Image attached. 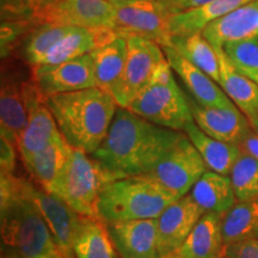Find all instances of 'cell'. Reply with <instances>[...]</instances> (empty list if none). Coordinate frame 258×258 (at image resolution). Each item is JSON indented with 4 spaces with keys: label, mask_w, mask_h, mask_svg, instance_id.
<instances>
[{
    "label": "cell",
    "mask_w": 258,
    "mask_h": 258,
    "mask_svg": "<svg viewBox=\"0 0 258 258\" xmlns=\"http://www.w3.org/2000/svg\"><path fill=\"white\" fill-rule=\"evenodd\" d=\"M184 137L118 106L108 135L91 156L115 179L147 175Z\"/></svg>",
    "instance_id": "obj_1"
},
{
    "label": "cell",
    "mask_w": 258,
    "mask_h": 258,
    "mask_svg": "<svg viewBox=\"0 0 258 258\" xmlns=\"http://www.w3.org/2000/svg\"><path fill=\"white\" fill-rule=\"evenodd\" d=\"M46 103L67 144L89 154L104 141L118 108L114 97L99 88L59 93Z\"/></svg>",
    "instance_id": "obj_2"
},
{
    "label": "cell",
    "mask_w": 258,
    "mask_h": 258,
    "mask_svg": "<svg viewBox=\"0 0 258 258\" xmlns=\"http://www.w3.org/2000/svg\"><path fill=\"white\" fill-rule=\"evenodd\" d=\"M15 177L0 173L2 258H37L61 252L40 212L18 191Z\"/></svg>",
    "instance_id": "obj_3"
},
{
    "label": "cell",
    "mask_w": 258,
    "mask_h": 258,
    "mask_svg": "<svg viewBox=\"0 0 258 258\" xmlns=\"http://www.w3.org/2000/svg\"><path fill=\"white\" fill-rule=\"evenodd\" d=\"M178 198L150 175L114 179L103 190L98 202L99 218L115 221L157 219Z\"/></svg>",
    "instance_id": "obj_4"
},
{
    "label": "cell",
    "mask_w": 258,
    "mask_h": 258,
    "mask_svg": "<svg viewBox=\"0 0 258 258\" xmlns=\"http://www.w3.org/2000/svg\"><path fill=\"white\" fill-rule=\"evenodd\" d=\"M167 59L154 71L148 85L129 103L128 110L160 127L184 132L194 121L188 97L177 85Z\"/></svg>",
    "instance_id": "obj_5"
},
{
    "label": "cell",
    "mask_w": 258,
    "mask_h": 258,
    "mask_svg": "<svg viewBox=\"0 0 258 258\" xmlns=\"http://www.w3.org/2000/svg\"><path fill=\"white\" fill-rule=\"evenodd\" d=\"M114 179L91 154L72 147L66 167L49 192L62 199L82 217L99 218V198Z\"/></svg>",
    "instance_id": "obj_6"
},
{
    "label": "cell",
    "mask_w": 258,
    "mask_h": 258,
    "mask_svg": "<svg viewBox=\"0 0 258 258\" xmlns=\"http://www.w3.org/2000/svg\"><path fill=\"white\" fill-rule=\"evenodd\" d=\"M127 37V60L120 79L110 91L121 108H127L133 99L150 84L157 66L165 60L163 48L157 42L137 35Z\"/></svg>",
    "instance_id": "obj_7"
},
{
    "label": "cell",
    "mask_w": 258,
    "mask_h": 258,
    "mask_svg": "<svg viewBox=\"0 0 258 258\" xmlns=\"http://www.w3.org/2000/svg\"><path fill=\"white\" fill-rule=\"evenodd\" d=\"M15 182L18 191L40 212L63 256H73V239L84 217L71 208L62 199L41 188L34 180L16 176Z\"/></svg>",
    "instance_id": "obj_8"
},
{
    "label": "cell",
    "mask_w": 258,
    "mask_h": 258,
    "mask_svg": "<svg viewBox=\"0 0 258 258\" xmlns=\"http://www.w3.org/2000/svg\"><path fill=\"white\" fill-rule=\"evenodd\" d=\"M207 172L201 154L184 134L161 159L150 175L180 199L188 195L196 182Z\"/></svg>",
    "instance_id": "obj_9"
},
{
    "label": "cell",
    "mask_w": 258,
    "mask_h": 258,
    "mask_svg": "<svg viewBox=\"0 0 258 258\" xmlns=\"http://www.w3.org/2000/svg\"><path fill=\"white\" fill-rule=\"evenodd\" d=\"M115 6L114 31L154 41L160 47H171L170 15L156 0H133Z\"/></svg>",
    "instance_id": "obj_10"
},
{
    "label": "cell",
    "mask_w": 258,
    "mask_h": 258,
    "mask_svg": "<svg viewBox=\"0 0 258 258\" xmlns=\"http://www.w3.org/2000/svg\"><path fill=\"white\" fill-rule=\"evenodd\" d=\"M114 15L115 6L108 0H59L42 8L34 21L90 30H114Z\"/></svg>",
    "instance_id": "obj_11"
},
{
    "label": "cell",
    "mask_w": 258,
    "mask_h": 258,
    "mask_svg": "<svg viewBox=\"0 0 258 258\" xmlns=\"http://www.w3.org/2000/svg\"><path fill=\"white\" fill-rule=\"evenodd\" d=\"M34 82L44 97L97 88L90 54L54 64L34 67Z\"/></svg>",
    "instance_id": "obj_12"
},
{
    "label": "cell",
    "mask_w": 258,
    "mask_h": 258,
    "mask_svg": "<svg viewBox=\"0 0 258 258\" xmlns=\"http://www.w3.org/2000/svg\"><path fill=\"white\" fill-rule=\"evenodd\" d=\"M35 82L3 83L0 92V131L2 137L17 145L27 127L31 109L44 101Z\"/></svg>",
    "instance_id": "obj_13"
},
{
    "label": "cell",
    "mask_w": 258,
    "mask_h": 258,
    "mask_svg": "<svg viewBox=\"0 0 258 258\" xmlns=\"http://www.w3.org/2000/svg\"><path fill=\"white\" fill-rule=\"evenodd\" d=\"M203 214L189 194L167 206L157 218L159 256L178 251Z\"/></svg>",
    "instance_id": "obj_14"
},
{
    "label": "cell",
    "mask_w": 258,
    "mask_h": 258,
    "mask_svg": "<svg viewBox=\"0 0 258 258\" xmlns=\"http://www.w3.org/2000/svg\"><path fill=\"white\" fill-rule=\"evenodd\" d=\"M194 121L208 137L224 143L238 145L252 129L249 120L237 106L234 108H209L200 105L188 97Z\"/></svg>",
    "instance_id": "obj_15"
},
{
    "label": "cell",
    "mask_w": 258,
    "mask_h": 258,
    "mask_svg": "<svg viewBox=\"0 0 258 258\" xmlns=\"http://www.w3.org/2000/svg\"><path fill=\"white\" fill-rule=\"evenodd\" d=\"M172 70L184 83L191 98L200 105L209 108H234L233 102L228 98L221 86L214 82L203 71L182 56L172 47H161Z\"/></svg>",
    "instance_id": "obj_16"
},
{
    "label": "cell",
    "mask_w": 258,
    "mask_h": 258,
    "mask_svg": "<svg viewBox=\"0 0 258 258\" xmlns=\"http://www.w3.org/2000/svg\"><path fill=\"white\" fill-rule=\"evenodd\" d=\"M108 228L121 258H159L157 219L109 222Z\"/></svg>",
    "instance_id": "obj_17"
},
{
    "label": "cell",
    "mask_w": 258,
    "mask_h": 258,
    "mask_svg": "<svg viewBox=\"0 0 258 258\" xmlns=\"http://www.w3.org/2000/svg\"><path fill=\"white\" fill-rule=\"evenodd\" d=\"M202 34L214 48L258 37V0H252L212 22L203 29Z\"/></svg>",
    "instance_id": "obj_18"
},
{
    "label": "cell",
    "mask_w": 258,
    "mask_h": 258,
    "mask_svg": "<svg viewBox=\"0 0 258 258\" xmlns=\"http://www.w3.org/2000/svg\"><path fill=\"white\" fill-rule=\"evenodd\" d=\"M222 218L224 214L205 213L177 252L183 258H222Z\"/></svg>",
    "instance_id": "obj_19"
},
{
    "label": "cell",
    "mask_w": 258,
    "mask_h": 258,
    "mask_svg": "<svg viewBox=\"0 0 258 258\" xmlns=\"http://www.w3.org/2000/svg\"><path fill=\"white\" fill-rule=\"evenodd\" d=\"M62 137L46 99L31 109L29 121L19 138L17 147L22 159L40 152L51 143Z\"/></svg>",
    "instance_id": "obj_20"
},
{
    "label": "cell",
    "mask_w": 258,
    "mask_h": 258,
    "mask_svg": "<svg viewBox=\"0 0 258 258\" xmlns=\"http://www.w3.org/2000/svg\"><path fill=\"white\" fill-rule=\"evenodd\" d=\"M252 0H213L200 8L188 10L169 17V32L171 37L186 36L202 31L212 22L231 14Z\"/></svg>",
    "instance_id": "obj_21"
},
{
    "label": "cell",
    "mask_w": 258,
    "mask_h": 258,
    "mask_svg": "<svg viewBox=\"0 0 258 258\" xmlns=\"http://www.w3.org/2000/svg\"><path fill=\"white\" fill-rule=\"evenodd\" d=\"M71 150L72 146H70L63 137H61L40 152L24 158L22 161L32 180L41 188L49 191L63 172Z\"/></svg>",
    "instance_id": "obj_22"
},
{
    "label": "cell",
    "mask_w": 258,
    "mask_h": 258,
    "mask_svg": "<svg viewBox=\"0 0 258 258\" xmlns=\"http://www.w3.org/2000/svg\"><path fill=\"white\" fill-rule=\"evenodd\" d=\"M127 51V37L122 34H116L110 41L105 42L90 53L97 88L110 93L123 72Z\"/></svg>",
    "instance_id": "obj_23"
},
{
    "label": "cell",
    "mask_w": 258,
    "mask_h": 258,
    "mask_svg": "<svg viewBox=\"0 0 258 258\" xmlns=\"http://www.w3.org/2000/svg\"><path fill=\"white\" fill-rule=\"evenodd\" d=\"M183 133L188 137L201 154L208 169L221 175L230 176L232 167L241 154V150L238 145L224 143L208 137L199 128L195 121L188 123Z\"/></svg>",
    "instance_id": "obj_24"
},
{
    "label": "cell",
    "mask_w": 258,
    "mask_h": 258,
    "mask_svg": "<svg viewBox=\"0 0 258 258\" xmlns=\"http://www.w3.org/2000/svg\"><path fill=\"white\" fill-rule=\"evenodd\" d=\"M189 195L205 213L225 214L237 202L230 176L214 171H207L192 186Z\"/></svg>",
    "instance_id": "obj_25"
},
{
    "label": "cell",
    "mask_w": 258,
    "mask_h": 258,
    "mask_svg": "<svg viewBox=\"0 0 258 258\" xmlns=\"http://www.w3.org/2000/svg\"><path fill=\"white\" fill-rule=\"evenodd\" d=\"M220 63L219 85L246 117L258 109V85L238 72L226 55L224 48H215Z\"/></svg>",
    "instance_id": "obj_26"
},
{
    "label": "cell",
    "mask_w": 258,
    "mask_h": 258,
    "mask_svg": "<svg viewBox=\"0 0 258 258\" xmlns=\"http://www.w3.org/2000/svg\"><path fill=\"white\" fill-rule=\"evenodd\" d=\"M74 258H121L108 224L99 218H83L72 244Z\"/></svg>",
    "instance_id": "obj_27"
},
{
    "label": "cell",
    "mask_w": 258,
    "mask_h": 258,
    "mask_svg": "<svg viewBox=\"0 0 258 258\" xmlns=\"http://www.w3.org/2000/svg\"><path fill=\"white\" fill-rule=\"evenodd\" d=\"M171 47L182 56L199 67L207 76L219 84L220 82V63L215 48L203 36L202 31L186 36L171 38Z\"/></svg>",
    "instance_id": "obj_28"
},
{
    "label": "cell",
    "mask_w": 258,
    "mask_h": 258,
    "mask_svg": "<svg viewBox=\"0 0 258 258\" xmlns=\"http://www.w3.org/2000/svg\"><path fill=\"white\" fill-rule=\"evenodd\" d=\"M225 244L258 238V198L237 201L222 218Z\"/></svg>",
    "instance_id": "obj_29"
},
{
    "label": "cell",
    "mask_w": 258,
    "mask_h": 258,
    "mask_svg": "<svg viewBox=\"0 0 258 258\" xmlns=\"http://www.w3.org/2000/svg\"><path fill=\"white\" fill-rule=\"evenodd\" d=\"M73 27L61 24L43 23L31 32L24 43V57L32 66L42 64L49 50L67 35Z\"/></svg>",
    "instance_id": "obj_30"
},
{
    "label": "cell",
    "mask_w": 258,
    "mask_h": 258,
    "mask_svg": "<svg viewBox=\"0 0 258 258\" xmlns=\"http://www.w3.org/2000/svg\"><path fill=\"white\" fill-rule=\"evenodd\" d=\"M230 178L237 201L258 198V160L241 152L232 167Z\"/></svg>",
    "instance_id": "obj_31"
},
{
    "label": "cell",
    "mask_w": 258,
    "mask_h": 258,
    "mask_svg": "<svg viewBox=\"0 0 258 258\" xmlns=\"http://www.w3.org/2000/svg\"><path fill=\"white\" fill-rule=\"evenodd\" d=\"M224 50L235 70L258 85V37L226 43Z\"/></svg>",
    "instance_id": "obj_32"
},
{
    "label": "cell",
    "mask_w": 258,
    "mask_h": 258,
    "mask_svg": "<svg viewBox=\"0 0 258 258\" xmlns=\"http://www.w3.org/2000/svg\"><path fill=\"white\" fill-rule=\"evenodd\" d=\"M3 18L34 19V16L43 8L44 0H0Z\"/></svg>",
    "instance_id": "obj_33"
},
{
    "label": "cell",
    "mask_w": 258,
    "mask_h": 258,
    "mask_svg": "<svg viewBox=\"0 0 258 258\" xmlns=\"http://www.w3.org/2000/svg\"><path fill=\"white\" fill-rule=\"evenodd\" d=\"M222 258H258V238L226 244Z\"/></svg>",
    "instance_id": "obj_34"
},
{
    "label": "cell",
    "mask_w": 258,
    "mask_h": 258,
    "mask_svg": "<svg viewBox=\"0 0 258 258\" xmlns=\"http://www.w3.org/2000/svg\"><path fill=\"white\" fill-rule=\"evenodd\" d=\"M16 145L6 139L0 137V173L15 175L16 170Z\"/></svg>",
    "instance_id": "obj_35"
},
{
    "label": "cell",
    "mask_w": 258,
    "mask_h": 258,
    "mask_svg": "<svg viewBox=\"0 0 258 258\" xmlns=\"http://www.w3.org/2000/svg\"><path fill=\"white\" fill-rule=\"evenodd\" d=\"M238 146L240 147L241 152L249 154V156L258 160V133L256 131L251 129L249 133L241 139Z\"/></svg>",
    "instance_id": "obj_36"
},
{
    "label": "cell",
    "mask_w": 258,
    "mask_h": 258,
    "mask_svg": "<svg viewBox=\"0 0 258 258\" xmlns=\"http://www.w3.org/2000/svg\"><path fill=\"white\" fill-rule=\"evenodd\" d=\"M213 0H177V2L169 9L170 16L188 11V10L200 8V6L208 4Z\"/></svg>",
    "instance_id": "obj_37"
},
{
    "label": "cell",
    "mask_w": 258,
    "mask_h": 258,
    "mask_svg": "<svg viewBox=\"0 0 258 258\" xmlns=\"http://www.w3.org/2000/svg\"><path fill=\"white\" fill-rule=\"evenodd\" d=\"M247 120H249L251 127H252L253 131H256L258 133V109L253 112L252 115L250 116V117H247Z\"/></svg>",
    "instance_id": "obj_38"
},
{
    "label": "cell",
    "mask_w": 258,
    "mask_h": 258,
    "mask_svg": "<svg viewBox=\"0 0 258 258\" xmlns=\"http://www.w3.org/2000/svg\"><path fill=\"white\" fill-rule=\"evenodd\" d=\"M156 2L159 3V4H161L165 8V10L167 11V14H169V9L175 3L177 2V0H156ZM170 15V14H169Z\"/></svg>",
    "instance_id": "obj_39"
},
{
    "label": "cell",
    "mask_w": 258,
    "mask_h": 258,
    "mask_svg": "<svg viewBox=\"0 0 258 258\" xmlns=\"http://www.w3.org/2000/svg\"><path fill=\"white\" fill-rule=\"evenodd\" d=\"M37 258H64L62 252H56V253H51V254H47V256H42V257H37Z\"/></svg>",
    "instance_id": "obj_40"
},
{
    "label": "cell",
    "mask_w": 258,
    "mask_h": 258,
    "mask_svg": "<svg viewBox=\"0 0 258 258\" xmlns=\"http://www.w3.org/2000/svg\"><path fill=\"white\" fill-rule=\"evenodd\" d=\"M109 3H111L112 5H122V4H127V3L133 2V0H108Z\"/></svg>",
    "instance_id": "obj_41"
},
{
    "label": "cell",
    "mask_w": 258,
    "mask_h": 258,
    "mask_svg": "<svg viewBox=\"0 0 258 258\" xmlns=\"http://www.w3.org/2000/svg\"><path fill=\"white\" fill-rule=\"evenodd\" d=\"M159 258H183V257L176 251V252H171V253L164 254V256H159Z\"/></svg>",
    "instance_id": "obj_42"
},
{
    "label": "cell",
    "mask_w": 258,
    "mask_h": 258,
    "mask_svg": "<svg viewBox=\"0 0 258 258\" xmlns=\"http://www.w3.org/2000/svg\"><path fill=\"white\" fill-rule=\"evenodd\" d=\"M55 2H59V0H44V4H43V8H44V6L49 5V4H53V3H55Z\"/></svg>",
    "instance_id": "obj_43"
},
{
    "label": "cell",
    "mask_w": 258,
    "mask_h": 258,
    "mask_svg": "<svg viewBox=\"0 0 258 258\" xmlns=\"http://www.w3.org/2000/svg\"><path fill=\"white\" fill-rule=\"evenodd\" d=\"M64 258H74L73 256H67V257H64Z\"/></svg>",
    "instance_id": "obj_44"
}]
</instances>
